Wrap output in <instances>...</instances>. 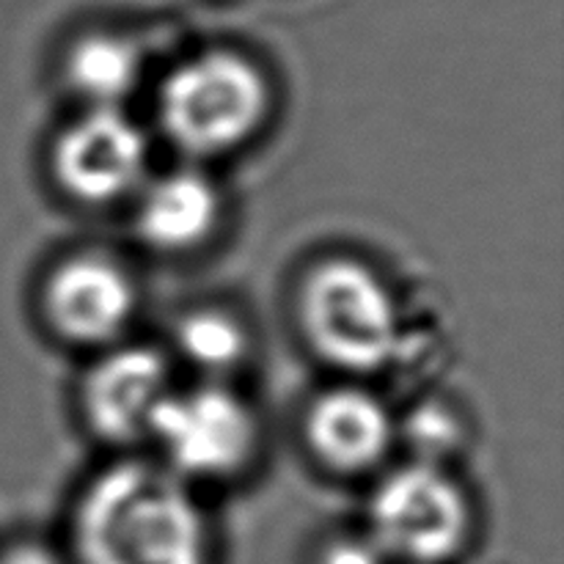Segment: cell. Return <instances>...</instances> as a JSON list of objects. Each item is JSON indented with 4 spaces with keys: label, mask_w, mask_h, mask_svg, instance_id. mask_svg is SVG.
Masks as SVG:
<instances>
[{
    "label": "cell",
    "mask_w": 564,
    "mask_h": 564,
    "mask_svg": "<svg viewBox=\"0 0 564 564\" xmlns=\"http://www.w3.org/2000/svg\"><path fill=\"white\" fill-rule=\"evenodd\" d=\"M207 521L176 474L121 463L99 474L75 510L80 564H207Z\"/></svg>",
    "instance_id": "obj_1"
},
{
    "label": "cell",
    "mask_w": 564,
    "mask_h": 564,
    "mask_svg": "<svg viewBox=\"0 0 564 564\" xmlns=\"http://www.w3.org/2000/svg\"><path fill=\"white\" fill-rule=\"evenodd\" d=\"M270 86L262 69L229 50L187 58L160 88L165 138L193 158H218L246 143L262 127Z\"/></svg>",
    "instance_id": "obj_2"
},
{
    "label": "cell",
    "mask_w": 564,
    "mask_h": 564,
    "mask_svg": "<svg viewBox=\"0 0 564 564\" xmlns=\"http://www.w3.org/2000/svg\"><path fill=\"white\" fill-rule=\"evenodd\" d=\"M301 325L314 350L347 372H372L400 345V314L378 273L356 259H328L301 286Z\"/></svg>",
    "instance_id": "obj_3"
},
{
    "label": "cell",
    "mask_w": 564,
    "mask_h": 564,
    "mask_svg": "<svg viewBox=\"0 0 564 564\" xmlns=\"http://www.w3.org/2000/svg\"><path fill=\"white\" fill-rule=\"evenodd\" d=\"M372 543L383 556L438 564L463 549L471 507L460 485L433 463L397 468L378 485L369 505Z\"/></svg>",
    "instance_id": "obj_4"
},
{
    "label": "cell",
    "mask_w": 564,
    "mask_h": 564,
    "mask_svg": "<svg viewBox=\"0 0 564 564\" xmlns=\"http://www.w3.org/2000/svg\"><path fill=\"white\" fill-rule=\"evenodd\" d=\"M171 474L193 479L235 477L257 452V416L224 386L171 391L149 430Z\"/></svg>",
    "instance_id": "obj_5"
},
{
    "label": "cell",
    "mask_w": 564,
    "mask_h": 564,
    "mask_svg": "<svg viewBox=\"0 0 564 564\" xmlns=\"http://www.w3.org/2000/svg\"><path fill=\"white\" fill-rule=\"evenodd\" d=\"M149 143L121 108H88L55 141L53 171L66 196L110 204L141 185Z\"/></svg>",
    "instance_id": "obj_6"
},
{
    "label": "cell",
    "mask_w": 564,
    "mask_h": 564,
    "mask_svg": "<svg viewBox=\"0 0 564 564\" xmlns=\"http://www.w3.org/2000/svg\"><path fill=\"white\" fill-rule=\"evenodd\" d=\"M169 361L154 347H121L94 364L83 383V413L94 433L113 444H132L152 430L171 394Z\"/></svg>",
    "instance_id": "obj_7"
},
{
    "label": "cell",
    "mask_w": 564,
    "mask_h": 564,
    "mask_svg": "<svg viewBox=\"0 0 564 564\" xmlns=\"http://www.w3.org/2000/svg\"><path fill=\"white\" fill-rule=\"evenodd\" d=\"M44 314L64 339L105 345L116 339L135 314V286L110 259H66L44 284Z\"/></svg>",
    "instance_id": "obj_8"
},
{
    "label": "cell",
    "mask_w": 564,
    "mask_h": 564,
    "mask_svg": "<svg viewBox=\"0 0 564 564\" xmlns=\"http://www.w3.org/2000/svg\"><path fill=\"white\" fill-rule=\"evenodd\" d=\"M306 438L325 466L358 474L383 460L394 441V422L378 397L356 386H341L312 402Z\"/></svg>",
    "instance_id": "obj_9"
},
{
    "label": "cell",
    "mask_w": 564,
    "mask_h": 564,
    "mask_svg": "<svg viewBox=\"0 0 564 564\" xmlns=\"http://www.w3.org/2000/svg\"><path fill=\"white\" fill-rule=\"evenodd\" d=\"M220 218V193L193 169L163 174L143 191L135 229L147 246L180 253L202 246Z\"/></svg>",
    "instance_id": "obj_10"
},
{
    "label": "cell",
    "mask_w": 564,
    "mask_h": 564,
    "mask_svg": "<svg viewBox=\"0 0 564 564\" xmlns=\"http://www.w3.org/2000/svg\"><path fill=\"white\" fill-rule=\"evenodd\" d=\"M64 75L91 108H119L141 83L143 53L121 33H86L66 53Z\"/></svg>",
    "instance_id": "obj_11"
},
{
    "label": "cell",
    "mask_w": 564,
    "mask_h": 564,
    "mask_svg": "<svg viewBox=\"0 0 564 564\" xmlns=\"http://www.w3.org/2000/svg\"><path fill=\"white\" fill-rule=\"evenodd\" d=\"M176 347L202 372L226 375L248 356V334L231 314L198 308L176 325Z\"/></svg>",
    "instance_id": "obj_12"
},
{
    "label": "cell",
    "mask_w": 564,
    "mask_h": 564,
    "mask_svg": "<svg viewBox=\"0 0 564 564\" xmlns=\"http://www.w3.org/2000/svg\"><path fill=\"white\" fill-rule=\"evenodd\" d=\"M413 427H416V438L422 441V446L433 457L452 449L457 441L455 422H452V416L441 413L438 408H430V411L419 413V416L413 419Z\"/></svg>",
    "instance_id": "obj_13"
},
{
    "label": "cell",
    "mask_w": 564,
    "mask_h": 564,
    "mask_svg": "<svg viewBox=\"0 0 564 564\" xmlns=\"http://www.w3.org/2000/svg\"><path fill=\"white\" fill-rule=\"evenodd\" d=\"M383 551L372 540H336L323 554V564H383Z\"/></svg>",
    "instance_id": "obj_14"
},
{
    "label": "cell",
    "mask_w": 564,
    "mask_h": 564,
    "mask_svg": "<svg viewBox=\"0 0 564 564\" xmlns=\"http://www.w3.org/2000/svg\"><path fill=\"white\" fill-rule=\"evenodd\" d=\"M0 564H58V562H55L44 549H36V545H20V549L0 556Z\"/></svg>",
    "instance_id": "obj_15"
}]
</instances>
